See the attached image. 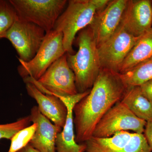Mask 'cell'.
<instances>
[{
  "label": "cell",
  "mask_w": 152,
  "mask_h": 152,
  "mask_svg": "<svg viewBox=\"0 0 152 152\" xmlns=\"http://www.w3.org/2000/svg\"><path fill=\"white\" fill-rule=\"evenodd\" d=\"M18 20L16 11L10 0H0V39Z\"/></svg>",
  "instance_id": "cell-19"
},
{
  "label": "cell",
  "mask_w": 152,
  "mask_h": 152,
  "mask_svg": "<svg viewBox=\"0 0 152 152\" xmlns=\"http://www.w3.org/2000/svg\"><path fill=\"white\" fill-rule=\"evenodd\" d=\"M142 93L152 105V80L140 86Z\"/></svg>",
  "instance_id": "cell-22"
},
{
  "label": "cell",
  "mask_w": 152,
  "mask_h": 152,
  "mask_svg": "<svg viewBox=\"0 0 152 152\" xmlns=\"http://www.w3.org/2000/svg\"><path fill=\"white\" fill-rule=\"evenodd\" d=\"M143 134L152 151V119L147 122Z\"/></svg>",
  "instance_id": "cell-23"
},
{
  "label": "cell",
  "mask_w": 152,
  "mask_h": 152,
  "mask_svg": "<svg viewBox=\"0 0 152 152\" xmlns=\"http://www.w3.org/2000/svg\"><path fill=\"white\" fill-rule=\"evenodd\" d=\"M46 34L39 26L19 19L3 39L10 42L18 55L19 60L28 62L36 56Z\"/></svg>",
  "instance_id": "cell-8"
},
{
  "label": "cell",
  "mask_w": 152,
  "mask_h": 152,
  "mask_svg": "<svg viewBox=\"0 0 152 152\" xmlns=\"http://www.w3.org/2000/svg\"><path fill=\"white\" fill-rule=\"evenodd\" d=\"M152 58V28L140 36L123 62L119 74L124 73L141 63Z\"/></svg>",
  "instance_id": "cell-16"
},
{
  "label": "cell",
  "mask_w": 152,
  "mask_h": 152,
  "mask_svg": "<svg viewBox=\"0 0 152 152\" xmlns=\"http://www.w3.org/2000/svg\"><path fill=\"white\" fill-rule=\"evenodd\" d=\"M63 35L53 30L45 37L36 56L29 62L19 60L18 72L23 79L31 77L38 80L48 69L66 53L63 45Z\"/></svg>",
  "instance_id": "cell-6"
},
{
  "label": "cell",
  "mask_w": 152,
  "mask_h": 152,
  "mask_svg": "<svg viewBox=\"0 0 152 152\" xmlns=\"http://www.w3.org/2000/svg\"><path fill=\"white\" fill-rule=\"evenodd\" d=\"M147 122L133 114L121 101L108 111L96 126L92 137H110L121 131H133L143 134Z\"/></svg>",
  "instance_id": "cell-7"
},
{
  "label": "cell",
  "mask_w": 152,
  "mask_h": 152,
  "mask_svg": "<svg viewBox=\"0 0 152 152\" xmlns=\"http://www.w3.org/2000/svg\"><path fill=\"white\" fill-rule=\"evenodd\" d=\"M19 19L39 26L46 33L53 30L66 0H10Z\"/></svg>",
  "instance_id": "cell-5"
},
{
  "label": "cell",
  "mask_w": 152,
  "mask_h": 152,
  "mask_svg": "<svg viewBox=\"0 0 152 152\" xmlns=\"http://www.w3.org/2000/svg\"><path fill=\"white\" fill-rule=\"evenodd\" d=\"M128 0H110L98 11L88 26L97 46L103 43L120 26Z\"/></svg>",
  "instance_id": "cell-11"
},
{
  "label": "cell",
  "mask_w": 152,
  "mask_h": 152,
  "mask_svg": "<svg viewBox=\"0 0 152 152\" xmlns=\"http://www.w3.org/2000/svg\"><path fill=\"white\" fill-rule=\"evenodd\" d=\"M120 75L121 79L128 88L141 86L152 80V58Z\"/></svg>",
  "instance_id": "cell-18"
},
{
  "label": "cell",
  "mask_w": 152,
  "mask_h": 152,
  "mask_svg": "<svg viewBox=\"0 0 152 152\" xmlns=\"http://www.w3.org/2000/svg\"><path fill=\"white\" fill-rule=\"evenodd\" d=\"M31 122L30 116L19 119L15 122L0 124V140L2 139L10 140L19 131L29 126Z\"/></svg>",
  "instance_id": "cell-21"
},
{
  "label": "cell",
  "mask_w": 152,
  "mask_h": 152,
  "mask_svg": "<svg viewBox=\"0 0 152 152\" xmlns=\"http://www.w3.org/2000/svg\"><path fill=\"white\" fill-rule=\"evenodd\" d=\"M26 83L28 94L37 102L40 112L55 125L63 129L66 119L67 110L62 101L56 96L43 94L31 83Z\"/></svg>",
  "instance_id": "cell-15"
},
{
  "label": "cell",
  "mask_w": 152,
  "mask_h": 152,
  "mask_svg": "<svg viewBox=\"0 0 152 152\" xmlns=\"http://www.w3.org/2000/svg\"><path fill=\"white\" fill-rule=\"evenodd\" d=\"M140 37H134L120 26L113 35L97 47L102 69L119 74L124 61Z\"/></svg>",
  "instance_id": "cell-9"
},
{
  "label": "cell",
  "mask_w": 152,
  "mask_h": 152,
  "mask_svg": "<svg viewBox=\"0 0 152 152\" xmlns=\"http://www.w3.org/2000/svg\"><path fill=\"white\" fill-rule=\"evenodd\" d=\"M78 50L75 54L66 53L69 65L74 72L78 93L90 90L102 69L97 46L91 30L88 26L78 33Z\"/></svg>",
  "instance_id": "cell-2"
},
{
  "label": "cell",
  "mask_w": 152,
  "mask_h": 152,
  "mask_svg": "<svg viewBox=\"0 0 152 152\" xmlns=\"http://www.w3.org/2000/svg\"><path fill=\"white\" fill-rule=\"evenodd\" d=\"M121 102L133 114L145 121L152 119V105L142 93L140 86L128 88Z\"/></svg>",
  "instance_id": "cell-17"
},
{
  "label": "cell",
  "mask_w": 152,
  "mask_h": 152,
  "mask_svg": "<svg viewBox=\"0 0 152 152\" xmlns=\"http://www.w3.org/2000/svg\"><path fill=\"white\" fill-rule=\"evenodd\" d=\"M127 89L120 74L102 69L88 94L74 107L75 141L77 143H84L92 137L100 120L121 100Z\"/></svg>",
  "instance_id": "cell-1"
},
{
  "label": "cell",
  "mask_w": 152,
  "mask_h": 152,
  "mask_svg": "<svg viewBox=\"0 0 152 152\" xmlns=\"http://www.w3.org/2000/svg\"><path fill=\"white\" fill-rule=\"evenodd\" d=\"M90 90L74 96L58 97L66 107L67 115L63 130L57 135L56 140V152H85L86 145L85 143L78 144L75 141L73 109L76 104L88 94Z\"/></svg>",
  "instance_id": "cell-13"
},
{
  "label": "cell",
  "mask_w": 152,
  "mask_h": 152,
  "mask_svg": "<svg viewBox=\"0 0 152 152\" xmlns=\"http://www.w3.org/2000/svg\"><path fill=\"white\" fill-rule=\"evenodd\" d=\"M31 122L37 125L35 133L29 144L40 152H56V140L62 129L53 124L40 112L37 106L31 109Z\"/></svg>",
  "instance_id": "cell-14"
},
{
  "label": "cell",
  "mask_w": 152,
  "mask_h": 152,
  "mask_svg": "<svg viewBox=\"0 0 152 152\" xmlns=\"http://www.w3.org/2000/svg\"><path fill=\"white\" fill-rule=\"evenodd\" d=\"M109 0H70L66 9L59 17L53 30L63 35V45L66 53L74 54L73 44L77 34L88 26L98 11Z\"/></svg>",
  "instance_id": "cell-3"
},
{
  "label": "cell",
  "mask_w": 152,
  "mask_h": 152,
  "mask_svg": "<svg viewBox=\"0 0 152 152\" xmlns=\"http://www.w3.org/2000/svg\"><path fill=\"white\" fill-rule=\"evenodd\" d=\"M18 152H40L33 148L29 144Z\"/></svg>",
  "instance_id": "cell-24"
},
{
  "label": "cell",
  "mask_w": 152,
  "mask_h": 152,
  "mask_svg": "<svg viewBox=\"0 0 152 152\" xmlns=\"http://www.w3.org/2000/svg\"><path fill=\"white\" fill-rule=\"evenodd\" d=\"M37 125L33 124L19 131L11 139V145L8 152H18L24 148L32 139L35 133Z\"/></svg>",
  "instance_id": "cell-20"
},
{
  "label": "cell",
  "mask_w": 152,
  "mask_h": 152,
  "mask_svg": "<svg viewBox=\"0 0 152 152\" xmlns=\"http://www.w3.org/2000/svg\"><path fill=\"white\" fill-rule=\"evenodd\" d=\"M85 152H152L143 134L121 131L106 138L91 137Z\"/></svg>",
  "instance_id": "cell-10"
},
{
  "label": "cell",
  "mask_w": 152,
  "mask_h": 152,
  "mask_svg": "<svg viewBox=\"0 0 152 152\" xmlns=\"http://www.w3.org/2000/svg\"><path fill=\"white\" fill-rule=\"evenodd\" d=\"M120 26L140 37L152 28V1L128 0Z\"/></svg>",
  "instance_id": "cell-12"
},
{
  "label": "cell",
  "mask_w": 152,
  "mask_h": 152,
  "mask_svg": "<svg viewBox=\"0 0 152 152\" xmlns=\"http://www.w3.org/2000/svg\"><path fill=\"white\" fill-rule=\"evenodd\" d=\"M23 80L25 83L34 85L43 94L57 97L78 94L75 74L68 64L66 53L56 61L38 80L31 77Z\"/></svg>",
  "instance_id": "cell-4"
}]
</instances>
